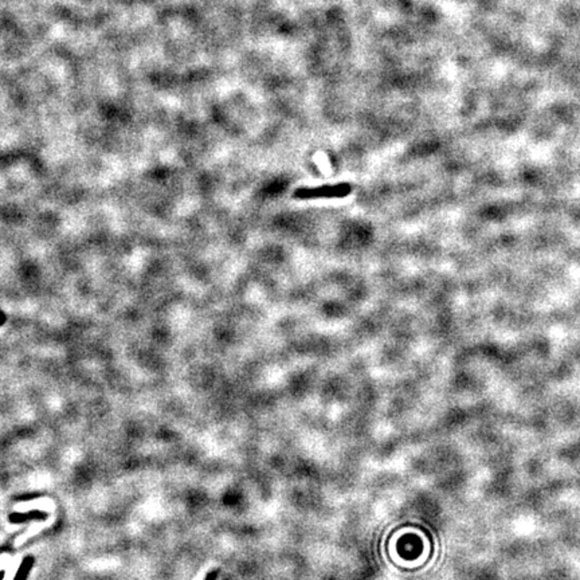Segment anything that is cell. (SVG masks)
Here are the masks:
<instances>
[{
    "instance_id": "6da1fadb",
    "label": "cell",
    "mask_w": 580,
    "mask_h": 580,
    "mask_svg": "<svg viewBox=\"0 0 580 580\" xmlns=\"http://www.w3.org/2000/svg\"><path fill=\"white\" fill-rule=\"evenodd\" d=\"M351 192V185L347 183H339L334 185H323L316 188H301L294 192L295 199H317V198H344Z\"/></svg>"
}]
</instances>
